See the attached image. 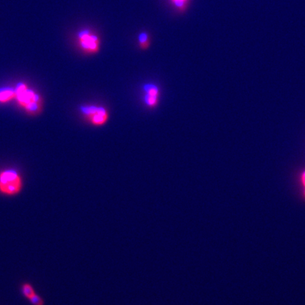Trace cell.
Instances as JSON below:
<instances>
[{
	"label": "cell",
	"mask_w": 305,
	"mask_h": 305,
	"mask_svg": "<svg viewBox=\"0 0 305 305\" xmlns=\"http://www.w3.org/2000/svg\"><path fill=\"white\" fill-rule=\"evenodd\" d=\"M15 90L16 97L18 103L24 108L28 114H36L40 112L42 109L41 97L36 92L30 89L24 83H18Z\"/></svg>",
	"instance_id": "6da1fadb"
},
{
	"label": "cell",
	"mask_w": 305,
	"mask_h": 305,
	"mask_svg": "<svg viewBox=\"0 0 305 305\" xmlns=\"http://www.w3.org/2000/svg\"><path fill=\"white\" fill-rule=\"evenodd\" d=\"M24 182L22 176L14 169L0 172V193L7 196H14L22 191Z\"/></svg>",
	"instance_id": "7a4b0ae2"
},
{
	"label": "cell",
	"mask_w": 305,
	"mask_h": 305,
	"mask_svg": "<svg viewBox=\"0 0 305 305\" xmlns=\"http://www.w3.org/2000/svg\"><path fill=\"white\" fill-rule=\"evenodd\" d=\"M77 40L79 48L85 54L96 55L101 51V38L92 29H80L77 33Z\"/></svg>",
	"instance_id": "3957f363"
},
{
	"label": "cell",
	"mask_w": 305,
	"mask_h": 305,
	"mask_svg": "<svg viewBox=\"0 0 305 305\" xmlns=\"http://www.w3.org/2000/svg\"><path fill=\"white\" fill-rule=\"evenodd\" d=\"M80 112L92 125H105L109 119V112L106 108L95 105H84L80 107Z\"/></svg>",
	"instance_id": "277c9868"
},
{
	"label": "cell",
	"mask_w": 305,
	"mask_h": 305,
	"mask_svg": "<svg viewBox=\"0 0 305 305\" xmlns=\"http://www.w3.org/2000/svg\"><path fill=\"white\" fill-rule=\"evenodd\" d=\"M144 92L143 101L148 107L155 108L159 102L160 89L157 85L152 83H145L143 85Z\"/></svg>",
	"instance_id": "5b68a950"
},
{
	"label": "cell",
	"mask_w": 305,
	"mask_h": 305,
	"mask_svg": "<svg viewBox=\"0 0 305 305\" xmlns=\"http://www.w3.org/2000/svg\"><path fill=\"white\" fill-rule=\"evenodd\" d=\"M16 93L14 88L4 87L0 88V103H6L15 99Z\"/></svg>",
	"instance_id": "8992f818"
},
{
	"label": "cell",
	"mask_w": 305,
	"mask_h": 305,
	"mask_svg": "<svg viewBox=\"0 0 305 305\" xmlns=\"http://www.w3.org/2000/svg\"><path fill=\"white\" fill-rule=\"evenodd\" d=\"M192 0H169L170 5L179 13L186 12Z\"/></svg>",
	"instance_id": "52a82bcc"
},
{
	"label": "cell",
	"mask_w": 305,
	"mask_h": 305,
	"mask_svg": "<svg viewBox=\"0 0 305 305\" xmlns=\"http://www.w3.org/2000/svg\"><path fill=\"white\" fill-rule=\"evenodd\" d=\"M138 44L140 49L146 51L151 46V38L147 31H141L139 33Z\"/></svg>",
	"instance_id": "ba28073f"
},
{
	"label": "cell",
	"mask_w": 305,
	"mask_h": 305,
	"mask_svg": "<svg viewBox=\"0 0 305 305\" xmlns=\"http://www.w3.org/2000/svg\"><path fill=\"white\" fill-rule=\"evenodd\" d=\"M22 292L23 295L27 299L31 298L32 296L35 293V290H34L33 287L30 285L28 282H26L24 283L22 286Z\"/></svg>",
	"instance_id": "9c48e42d"
},
{
	"label": "cell",
	"mask_w": 305,
	"mask_h": 305,
	"mask_svg": "<svg viewBox=\"0 0 305 305\" xmlns=\"http://www.w3.org/2000/svg\"><path fill=\"white\" fill-rule=\"evenodd\" d=\"M28 300L32 305H45L44 300L36 293L31 298H29Z\"/></svg>",
	"instance_id": "30bf717a"
},
{
	"label": "cell",
	"mask_w": 305,
	"mask_h": 305,
	"mask_svg": "<svg viewBox=\"0 0 305 305\" xmlns=\"http://www.w3.org/2000/svg\"><path fill=\"white\" fill-rule=\"evenodd\" d=\"M300 180H301L302 185H303V188H304V196L305 197V170L301 174Z\"/></svg>",
	"instance_id": "8fae6325"
}]
</instances>
